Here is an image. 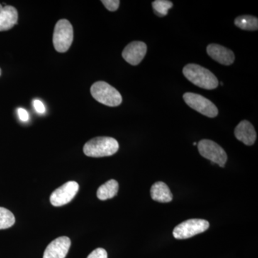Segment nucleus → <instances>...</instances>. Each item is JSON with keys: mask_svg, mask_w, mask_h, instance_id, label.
Returning <instances> with one entry per match:
<instances>
[{"mask_svg": "<svg viewBox=\"0 0 258 258\" xmlns=\"http://www.w3.org/2000/svg\"><path fill=\"white\" fill-rule=\"evenodd\" d=\"M185 103L205 116L209 118H215L218 115V109L217 106L208 98L201 95L193 93H186L183 96Z\"/></svg>", "mask_w": 258, "mask_h": 258, "instance_id": "0eeeda50", "label": "nucleus"}, {"mask_svg": "<svg viewBox=\"0 0 258 258\" xmlns=\"http://www.w3.org/2000/svg\"><path fill=\"white\" fill-rule=\"evenodd\" d=\"M183 74L195 86L206 90L217 88L219 81L211 71L197 64H188L183 69Z\"/></svg>", "mask_w": 258, "mask_h": 258, "instance_id": "f257e3e1", "label": "nucleus"}, {"mask_svg": "<svg viewBox=\"0 0 258 258\" xmlns=\"http://www.w3.org/2000/svg\"><path fill=\"white\" fill-rule=\"evenodd\" d=\"M210 223L207 220L202 219H191L181 222L176 226L173 231L174 238L177 240H184L203 233L208 230Z\"/></svg>", "mask_w": 258, "mask_h": 258, "instance_id": "39448f33", "label": "nucleus"}, {"mask_svg": "<svg viewBox=\"0 0 258 258\" xmlns=\"http://www.w3.org/2000/svg\"><path fill=\"white\" fill-rule=\"evenodd\" d=\"M151 197L154 201L161 203H168L172 201L173 195L169 186L162 182L157 181L151 188Z\"/></svg>", "mask_w": 258, "mask_h": 258, "instance_id": "4468645a", "label": "nucleus"}, {"mask_svg": "<svg viewBox=\"0 0 258 258\" xmlns=\"http://www.w3.org/2000/svg\"><path fill=\"white\" fill-rule=\"evenodd\" d=\"M223 83L221 82V86H223Z\"/></svg>", "mask_w": 258, "mask_h": 258, "instance_id": "a878e982", "label": "nucleus"}, {"mask_svg": "<svg viewBox=\"0 0 258 258\" xmlns=\"http://www.w3.org/2000/svg\"><path fill=\"white\" fill-rule=\"evenodd\" d=\"M87 258H108V253L106 249L103 248H97L94 249Z\"/></svg>", "mask_w": 258, "mask_h": 258, "instance_id": "aec40b11", "label": "nucleus"}, {"mask_svg": "<svg viewBox=\"0 0 258 258\" xmlns=\"http://www.w3.org/2000/svg\"><path fill=\"white\" fill-rule=\"evenodd\" d=\"M18 113L19 118L22 121L26 122L29 120V114L26 110L23 108H18Z\"/></svg>", "mask_w": 258, "mask_h": 258, "instance_id": "4be33fe9", "label": "nucleus"}, {"mask_svg": "<svg viewBox=\"0 0 258 258\" xmlns=\"http://www.w3.org/2000/svg\"><path fill=\"white\" fill-rule=\"evenodd\" d=\"M200 154L205 159L211 161L212 164H217L220 167H224L227 161V153L215 142L208 139H203L198 144Z\"/></svg>", "mask_w": 258, "mask_h": 258, "instance_id": "423d86ee", "label": "nucleus"}, {"mask_svg": "<svg viewBox=\"0 0 258 258\" xmlns=\"http://www.w3.org/2000/svg\"><path fill=\"white\" fill-rule=\"evenodd\" d=\"M69 237H60L52 241L44 252L43 258H64L71 247Z\"/></svg>", "mask_w": 258, "mask_h": 258, "instance_id": "9d476101", "label": "nucleus"}, {"mask_svg": "<svg viewBox=\"0 0 258 258\" xmlns=\"http://www.w3.org/2000/svg\"><path fill=\"white\" fill-rule=\"evenodd\" d=\"M193 144L195 146L198 145V143H197V142H195V143H194Z\"/></svg>", "mask_w": 258, "mask_h": 258, "instance_id": "b1692460", "label": "nucleus"}, {"mask_svg": "<svg viewBox=\"0 0 258 258\" xmlns=\"http://www.w3.org/2000/svg\"><path fill=\"white\" fill-rule=\"evenodd\" d=\"M33 106L35 111L39 113H44L45 112V107L44 106L43 103L40 100H35L33 101Z\"/></svg>", "mask_w": 258, "mask_h": 258, "instance_id": "412c9836", "label": "nucleus"}, {"mask_svg": "<svg viewBox=\"0 0 258 258\" xmlns=\"http://www.w3.org/2000/svg\"><path fill=\"white\" fill-rule=\"evenodd\" d=\"M3 9V7L2 6V5L0 4V13H1L2 10Z\"/></svg>", "mask_w": 258, "mask_h": 258, "instance_id": "5701e85b", "label": "nucleus"}, {"mask_svg": "<svg viewBox=\"0 0 258 258\" xmlns=\"http://www.w3.org/2000/svg\"><path fill=\"white\" fill-rule=\"evenodd\" d=\"M118 191V181L114 179H111L99 186L97 191V197L99 200L103 201V200L114 198L115 196H116Z\"/></svg>", "mask_w": 258, "mask_h": 258, "instance_id": "2eb2a0df", "label": "nucleus"}, {"mask_svg": "<svg viewBox=\"0 0 258 258\" xmlns=\"http://www.w3.org/2000/svg\"><path fill=\"white\" fill-rule=\"evenodd\" d=\"M18 10L14 7L6 5L0 13V32L13 28L18 23Z\"/></svg>", "mask_w": 258, "mask_h": 258, "instance_id": "ddd939ff", "label": "nucleus"}, {"mask_svg": "<svg viewBox=\"0 0 258 258\" xmlns=\"http://www.w3.org/2000/svg\"><path fill=\"white\" fill-rule=\"evenodd\" d=\"M207 52L213 60L225 66H230L235 61V55L232 50L217 44H210Z\"/></svg>", "mask_w": 258, "mask_h": 258, "instance_id": "9b49d317", "label": "nucleus"}, {"mask_svg": "<svg viewBox=\"0 0 258 258\" xmlns=\"http://www.w3.org/2000/svg\"><path fill=\"white\" fill-rule=\"evenodd\" d=\"M147 52L144 42L134 41L129 43L122 52V57L132 66H137L143 60Z\"/></svg>", "mask_w": 258, "mask_h": 258, "instance_id": "1a4fd4ad", "label": "nucleus"}, {"mask_svg": "<svg viewBox=\"0 0 258 258\" xmlns=\"http://www.w3.org/2000/svg\"><path fill=\"white\" fill-rule=\"evenodd\" d=\"M15 217L8 209L0 208V230L10 228L14 225Z\"/></svg>", "mask_w": 258, "mask_h": 258, "instance_id": "f3484780", "label": "nucleus"}, {"mask_svg": "<svg viewBox=\"0 0 258 258\" xmlns=\"http://www.w3.org/2000/svg\"><path fill=\"white\" fill-rule=\"evenodd\" d=\"M1 74H2V71H1V69H0V76H1Z\"/></svg>", "mask_w": 258, "mask_h": 258, "instance_id": "393cba45", "label": "nucleus"}, {"mask_svg": "<svg viewBox=\"0 0 258 258\" xmlns=\"http://www.w3.org/2000/svg\"><path fill=\"white\" fill-rule=\"evenodd\" d=\"M119 144L112 137H100L91 139L83 147V152L89 157H110L118 152Z\"/></svg>", "mask_w": 258, "mask_h": 258, "instance_id": "f03ea898", "label": "nucleus"}, {"mask_svg": "<svg viewBox=\"0 0 258 258\" xmlns=\"http://www.w3.org/2000/svg\"><path fill=\"white\" fill-rule=\"evenodd\" d=\"M91 93L94 99L107 106H118L122 103L120 93L104 81L93 83L91 88Z\"/></svg>", "mask_w": 258, "mask_h": 258, "instance_id": "7ed1b4c3", "label": "nucleus"}, {"mask_svg": "<svg viewBox=\"0 0 258 258\" xmlns=\"http://www.w3.org/2000/svg\"><path fill=\"white\" fill-rule=\"evenodd\" d=\"M235 136L237 139L247 146L253 145L257 139V134L252 123L244 120L237 125L235 129Z\"/></svg>", "mask_w": 258, "mask_h": 258, "instance_id": "f8f14e48", "label": "nucleus"}, {"mask_svg": "<svg viewBox=\"0 0 258 258\" xmlns=\"http://www.w3.org/2000/svg\"><path fill=\"white\" fill-rule=\"evenodd\" d=\"M79 189V185L76 181H68L51 194L50 203L55 207L67 205L75 198Z\"/></svg>", "mask_w": 258, "mask_h": 258, "instance_id": "6e6552de", "label": "nucleus"}, {"mask_svg": "<svg viewBox=\"0 0 258 258\" xmlns=\"http://www.w3.org/2000/svg\"><path fill=\"white\" fill-rule=\"evenodd\" d=\"M101 3L111 12L116 11L120 5L119 0H102Z\"/></svg>", "mask_w": 258, "mask_h": 258, "instance_id": "6ab92c4d", "label": "nucleus"}, {"mask_svg": "<svg viewBox=\"0 0 258 258\" xmlns=\"http://www.w3.org/2000/svg\"><path fill=\"white\" fill-rule=\"evenodd\" d=\"M237 28L248 31H255L258 29V19L252 15H241L235 20Z\"/></svg>", "mask_w": 258, "mask_h": 258, "instance_id": "dca6fc26", "label": "nucleus"}, {"mask_svg": "<svg viewBox=\"0 0 258 258\" xmlns=\"http://www.w3.org/2000/svg\"><path fill=\"white\" fill-rule=\"evenodd\" d=\"M74 41V28L66 19H62L56 23L54 29L52 42L57 52H66L69 50Z\"/></svg>", "mask_w": 258, "mask_h": 258, "instance_id": "20e7f679", "label": "nucleus"}, {"mask_svg": "<svg viewBox=\"0 0 258 258\" xmlns=\"http://www.w3.org/2000/svg\"><path fill=\"white\" fill-rule=\"evenodd\" d=\"M152 7L154 13L159 17L166 16L168 11L173 7V3L168 0H156L153 2Z\"/></svg>", "mask_w": 258, "mask_h": 258, "instance_id": "a211bd4d", "label": "nucleus"}]
</instances>
